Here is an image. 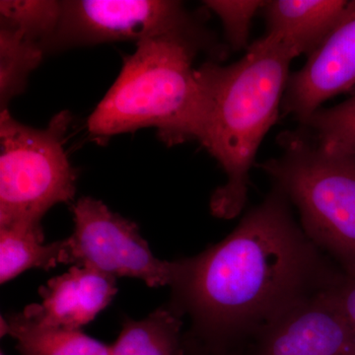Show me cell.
<instances>
[{
  "mask_svg": "<svg viewBox=\"0 0 355 355\" xmlns=\"http://www.w3.org/2000/svg\"><path fill=\"white\" fill-rule=\"evenodd\" d=\"M44 242L42 226H0V284L10 282L30 268L49 270L60 263L64 243Z\"/></svg>",
  "mask_w": 355,
  "mask_h": 355,
  "instance_id": "obj_14",
  "label": "cell"
},
{
  "mask_svg": "<svg viewBox=\"0 0 355 355\" xmlns=\"http://www.w3.org/2000/svg\"><path fill=\"white\" fill-rule=\"evenodd\" d=\"M0 355H4L3 352H1V354H0Z\"/></svg>",
  "mask_w": 355,
  "mask_h": 355,
  "instance_id": "obj_21",
  "label": "cell"
},
{
  "mask_svg": "<svg viewBox=\"0 0 355 355\" xmlns=\"http://www.w3.org/2000/svg\"><path fill=\"white\" fill-rule=\"evenodd\" d=\"M42 44L0 26V110L26 90L28 78L43 60Z\"/></svg>",
  "mask_w": 355,
  "mask_h": 355,
  "instance_id": "obj_15",
  "label": "cell"
},
{
  "mask_svg": "<svg viewBox=\"0 0 355 355\" xmlns=\"http://www.w3.org/2000/svg\"><path fill=\"white\" fill-rule=\"evenodd\" d=\"M331 293L355 333V275L343 273L340 280L331 287Z\"/></svg>",
  "mask_w": 355,
  "mask_h": 355,
  "instance_id": "obj_19",
  "label": "cell"
},
{
  "mask_svg": "<svg viewBox=\"0 0 355 355\" xmlns=\"http://www.w3.org/2000/svg\"><path fill=\"white\" fill-rule=\"evenodd\" d=\"M200 28L181 1L64 0L46 51L116 42L137 44L156 35Z\"/></svg>",
  "mask_w": 355,
  "mask_h": 355,
  "instance_id": "obj_7",
  "label": "cell"
},
{
  "mask_svg": "<svg viewBox=\"0 0 355 355\" xmlns=\"http://www.w3.org/2000/svg\"><path fill=\"white\" fill-rule=\"evenodd\" d=\"M355 91V0L335 30L291 74L282 109L300 123L335 96Z\"/></svg>",
  "mask_w": 355,
  "mask_h": 355,
  "instance_id": "obj_9",
  "label": "cell"
},
{
  "mask_svg": "<svg viewBox=\"0 0 355 355\" xmlns=\"http://www.w3.org/2000/svg\"><path fill=\"white\" fill-rule=\"evenodd\" d=\"M183 355H245L243 350H220L211 349L203 345L197 338L184 334V354Z\"/></svg>",
  "mask_w": 355,
  "mask_h": 355,
  "instance_id": "obj_20",
  "label": "cell"
},
{
  "mask_svg": "<svg viewBox=\"0 0 355 355\" xmlns=\"http://www.w3.org/2000/svg\"><path fill=\"white\" fill-rule=\"evenodd\" d=\"M272 186L234 230L202 253L174 261L169 306L190 317L203 345L243 350L288 311L335 286L343 272L305 234Z\"/></svg>",
  "mask_w": 355,
  "mask_h": 355,
  "instance_id": "obj_1",
  "label": "cell"
},
{
  "mask_svg": "<svg viewBox=\"0 0 355 355\" xmlns=\"http://www.w3.org/2000/svg\"><path fill=\"white\" fill-rule=\"evenodd\" d=\"M352 0H270L261 9L266 34L279 40L295 57L324 43L349 10Z\"/></svg>",
  "mask_w": 355,
  "mask_h": 355,
  "instance_id": "obj_11",
  "label": "cell"
},
{
  "mask_svg": "<svg viewBox=\"0 0 355 355\" xmlns=\"http://www.w3.org/2000/svg\"><path fill=\"white\" fill-rule=\"evenodd\" d=\"M282 154L257 165L298 210L311 241L355 275V158L324 148L304 128L279 137Z\"/></svg>",
  "mask_w": 355,
  "mask_h": 355,
  "instance_id": "obj_4",
  "label": "cell"
},
{
  "mask_svg": "<svg viewBox=\"0 0 355 355\" xmlns=\"http://www.w3.org/2000/svg\"><path fill=\"white\" fill-rule=\"evenodd\" d=\"M295 58L279 39L266 34L234 64L207 62L198 69L205 96L200 144L227 177L210 198V211L217 218H235L246 205L250 171L279 119Z\"/></svg>",
  "mask_w": 355,
  "mask_h": 355,
  "instance_id": "obj_2",
  "label": "cell"
},
{
  "mask_svg": "<svg viewBox=\"0 0 355 355\" xmlns=\"http://www.w3.org/2000/svg\"><path fill=\"white\" fill-rule=\"evenodd\" d=\"M71 123L62 111L34 128L0 112V226H42L51 207L73 200L77 175L64 148Z\"/></svg>",
  "mask_w": 355,
  "mask_h": 355,
  "instance_id": "obj_5",
  "label": "cell"
},
{
  "mask_svg": "<svg viewBox=\"0 0 355 355\" xmlns=\"http://www.w3.org/2000/svg\"><path fill=\"white\" fill-rule=\"evenodd\" d=\"M62 16V1L1 0L0 26L10 28L42 44L44 51L55 36Z\"/></svg>",
  "mask_w": 355,
  "mask_h": 355,
  "instance_id": "obj_16",
  "label": "cell"
},
{
  "mask_svg": "<svg viewBox=\"0 0 355 355\" xmlns=\"http://www.w3.org/2000/svg\"><path fill=\"white\" fill-rule=\"evenodd\" d=\"M331 287L270 324L248 345L245 355H355L354 331Z\"/></svg>",
  "mask_w": 355,
  "mask_h": 355,
  "instance_id": "obj_8",
  "label": "cell"
},
{
  "mask_svg": "<svg viewBox=\"0 0 355 355\" xmlns=\"http://www.w3.org/2000/svg\"><path fill=\"white\" fill-rule=\"evenodd\" d=\"M209 36L200 28L156 35L137 44L87 121L98 139L155 128L168 146L200 142L205 96L193 60Z\"/></svg>",
  "mask_w": 355,
  "mask_h": 355,
  "instance_id": "obj_3",
  "label": "cell"
},
{
  "mask_svg": "<svg viewBox=\"0 0 355 355\" xmlns=\"http://www.w3.org/2000/svg\"><path fill=\"white\" fill-rule=\"evenodd\" d=\"M205 6L218 16L224 36L230 48L238 51L249 48L252 21L261 11L266 1L261 0H207Z\"/></svg>",
  "mask_w": 355,
  "mask_h": 355,
  "instance_id": "obj_18",
  "label": "cell"
},
{
  "mask_svg": "<svg viewBox=\"0 0 355 355\" xmlns=\"http://www.w3.org/2000/svg\"><path fill=\"white\" fill-rule=\"evenodd\" d=\"M301 125L324 148L355 158V92L336 106L318 110Z\"/></svg>",
  "mask_w": 355,
  "mask_h": 355,
  "instance_id": "obj_17",
  "label": "cell"
},
{
  "mask_svg": "<svg viewBox=\"0 0 355 355\" xmlns=\"http://www.w3.org/2000/svg\"><path fill=\"white\" fill-rule=\"evenodd\" d=\"M183 318L163 305L146 319L125 318L111 355H183Z\"/></svg>",
  "mask_w": 355,
  "mask_h": 355,
  "instance_id": "obj_12",
  "label": "cell"
},
{
  "mask_svg": "<svg viewBox=\"0 0 355 355\" xmlns=\"http://www.w3.org/2000/svg\"><path fill=\"white\" fill-rule=\"evenodd\" d=\"M7 335L16 340L20 355H111L110 345L81 330L38 323L24 313L9 315Z\"/></svg>",
  "mask_w": 355,
  "mask_h": 355,
  "instance_id": "obj_13",
  "label": "cell"
},
{
  "mask_svg": "<svg viewBox=\"0 0 355 355\" xmlns=\"http://www.w3.org/2000/svg\"><path fill=\"white\" fill-rule=\"evenodd\" d=\"M116 292V277L74 266L40 287L41 304L27 306L23 313L38 323L81 330L108 307Z\"/></svg>",
  "mask_w": 355,
  "mask_h": 355,
  "instance_id": "obj_10",
  "label": "cell"
},
{
  "mask_svg": "<svg viewBox=\"0 0 355 355\" xmlns=\"http://www.w3.org/2000/svg\"><path fill=\"white\" fill-rule=\"evenodd\" d=\"M72 212L74 230L62 240L60 263L93 268L116 279H139L155 288L171 286L174 261L154 257L135 222L91 197L79 198Z\"/></svg>",
  "mask_w": 355,
  "mask_h": 355,
  "instance_id": "obj_6",
  "label": "cell"
}]
</instances>
